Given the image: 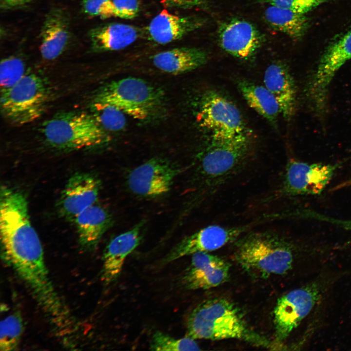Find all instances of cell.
I'll use <instances>...</instances> for the list:
<instances>
[{"label":"cell","mask_w":351,"mask_h":351,"mask_svg":"<svg viewBox=\"0 0 351 351\" xmlns=\"http://www.w3.org/2000/svg\"><path fill=\"white\" fill-rule=\"evenodd\" d=\"M69 24L66 13L55 8L45 16L40 33V52L43 58L52 60L66 48L69 39Z\"/></svg>","instance_id":"19"},{"label":"cell","mask_w":351,"mask_h":351,"mask_svg":"<svg viewBox=\"0 0 351 351\" xmlns=\"http://www.w3.org/2000/svg\"><path fill=\"white\" fill-rule=\"evenodd\" d=\"M247 229L246 226H209L184 238L171 250L163 261L168 263L197 252L216 250L234 241Z\"/></svg>","instance_id":"12"},{"label":"cell","mask_w":351,"mask_h":351,"mask_svg":"<svg viewBox=\"0 0 351 351\" xmlns=\"http://www.w3.org/2000/svg\"><path fill=\"white\" fill-rule=\"evenodd\" d=\"M339 166L338 164L309 163L291 159L285 168L280 194L284 196L319 195Z\"/></svg>","instance_id":"8"},{"label":"cell","mask_w":351,"mask_h":351,"mask_svg":"<svg viewBox=\"0 0 351 351\" xmlns=\"http://www.w3.org/2000/svg\"><path fill=\"white\" fill-rule=\"evenodd\" d=\"M93 101L113 105L126 115L145 121L153 119L162 112L164 96L161 90L146 80L129 77L106 84Z\"/></svg>","instance_id":"4"},{"label":"cell","mask_w":351,"mask_h":351,"mask_svg":"<svg viewBox=\"0 0 351 351\" xmlns=\"http://www.w3.org/2000/svg\"><path fill=\"white\" fill-rule=\"evenodd\" d=\"M116 17L131 19L136 17L139 10L137 0H112Z\"/></svg>","instance_id":"31"},{"label":"cell","mask_w":351,"mask_h":351,"mask_svg":"<svg viewBox=\"0 0 351 351\" xmlns=\"http://www.w3.org/2000/svg\"><path fill=\"white\" fill-rule=\"evenodd\" d=\"M82 6L84 12L91 16H99L102 19L116 17L111 0H83Z\"/></svg>","instance_id":"29"},{"label":"cell","mask_w":351,"mask_h":351,"mask_svg":"<svg viewBox=\"0 0 351 351\" xmlns=\"http://www.w3.org/2000/svg\"><path fill=\"white\" fill-rule=\"evenodd\" d=\"M26 74L24 62L20 58L10 56L2 59L0 64L1 91L14 85Z\"/></svg>","instance_id":"28"},{"label":"cell","mask_w":351,"mask_h":351,"mask_svg":"<svg viewBox=\"0 0 351 351\" xmlns=\"http://www.w3.org/2000/svg\"><path fill=\"white\" fill-rule=\"evenodd\" d=\"M237 242L235 259L250 274L265 278L284 274L292 268L291 247L276 234L253 233Z\"/></svg>","instance_id":"2"},{"label":"cell","mask_w":351,"mask_h":351,"mask_svg":"<svg viewBox=\"0 0 351 351\" xmlns=\"http://www.w3.org/2000/svg\"><path fill=\"white\" fill-rule=\"evenodd\" d=\"M205 0H161L164 4L182 8H191L203 4Z\"/></svg>","instance_id":"33"},{"label":"cell","mask_w":351,"mask_h":351,"mask_svg":"<svg viewBox=\"0 0 351 351\" xmlns=\"http://www.w3.org/2000/svg\"><path fill=\"white\" fill-rule=\"evenodd\" d=\"M137 29L130 25L113 23L93 29L90 38L93 48L97 51L121 50L138 37Z\"/></svg>","instance_id":"22"},{"label":"cell","mask_w":351,"mask_h":351,"mask_svg":"<svg viewBox=\"0 0 351 351\" xmlns=\"http://www.w3.org/2000/svg\"><path fill=\"white\" fill-rule=\"evenodd\" d=\"M230 270V264L223 258L206 252H197L192 254L182 281L189 290L208 289L225 282Z\"/></svg>","instance_id":"14"},{"label":"cell","mask_w":351,"mask_h":351,"mask_svg":"<svg viewBox=\"0 0 351 351\" xmlns=\"http://www.w3.org/2000/svg\"><path fill=\"white\" fill-rule=\"evenodd\" d=\"M204 23L202 19L179 16L164 9L150 22L148 32L152 40L164 44L182 38Z\"/></svg>","instance_id":"18"},{"label":"cell","mask_w":351,"mask_h":351,"mask_svg":"<svg viewBox=\"0 0 351 351\" xmlns=\"http://www.w3.org/2000/svg\"><path fill=\"white\" fill-rule=\"evenodd\" d=\"M153 351H198V345L194 339L186 336L176 338L161 332H156L153 335L150 344Z\"/></svg>","instance_id":"27"},{"label":"cell","mask_w":351,"mask_h":351,"mask_svg":"<svg viewBox=\"0 0 351 351\" xmlns=\"http://www.w3.org/2000/svg\"><path fill=\"white\" fill-rule=\"evenodd\" d=\"M264 18L273 29L295 40L301 39L308 28V20L305 14L273 5L266 9Z\"/></svg>","instance_id":"24"},{"label":"cell","mask_w":351,"mask_h":351,"mask_svg":"<svg viewBox=\"0 0 351 351\" xmlns=\"http://www.w3.org/2000/svg\"><path fill=\"white\" fill-rule=\"evenodd\" d=\"M186 327V336L194 339H236L257 346L271 345L249 327L238 307L224 298L210 299L198 305L189 315Z\"/></svg>","instance_id":"1"},{"label":"cell","mask_w":351,"mask_h":351,"mask_svg":"<svg viewBox=\"0 0 351 351\" xmlns=\"http://www.w3.org/2000/svg\"><path fill=\"white\" fill-rule=\"evenodd\" d=\"M179 172V170L168 160L160 157L152 158L130 172L127 184L136 195L156 196L170 190Z\"/></svg>","instance_id":"11"},{"label":"cell","mask_w":351,"mask_h":351,"mask_svg":"<svg viewBox=\"0 0 351 351\" xmlns=\"http://www.w3.org/2000/svg\"><path fill=\"white\" fill-rule=\"evenodd\" d=\"M22 331V321L19 313H13L2 320L0 322V351L15 350L19 343Z\"/></svg>","instance_id":"26"},{"label":"cell","mask_w":351,"mask_h":351,"mask_svg":"<svg viewBox=\"0 0 351 351\" xmlns=\"http://www.w3.org/2000/svg\"><path fill=\"white\" fill-rule=\"evenodd\" d=\"M238 87L251 108L273 126L276 125L281 109L274 97L265 86L241 80L238 82Z\"/></svg>","instance_id":"23"},{"label":"cell","mask_w":351,"mask_h":351,"mask_svg":"<svg viewBox=\"0 0 351 351\" xmlns=\"http://www.w3.org/2000/svg\"><path fill=\"white\" fill-rule=\"evenodd\" d=\"M264 83L278 103L283 117L290 119L295 109L296 89L288 66L281 62L270 64L265 72Z\"/></svg>","instance_id":"17"},{"label":"cell","mask_w":351,"mask_h":351,"mask_svg":"<svg viewBox=\"0 0 351 351\" xmlns=\"http://www.w3.org/2000/svg\"><path fill=\"white\" fill-rule=\"evenodd\" d=\"M328 0H267L270 5L305 14Z\"/></svg>","instance_id":"30"},{"label":"cell","mask_w":351,"mask_h":351,"mask_svg":"<svg viewBox=\"0 0 351 351\" xmlns=\"http://www.w3.org/2000/svg\"><path fill=\"white\" fill-rule=\"evenodd\" d=\"M49 95V87L41 77L26 74L14 85L1 91V114L13 125L28 124L42 115Z\"/></svg>","instance_id":"5"},{"label":"cell","mask_w":351,"mask_h":351,"mask_svg":"<svg viewBox=\"0 0 351 351\" xmlns=\"http://www.w3.org/2000/svg\"><path fill=\"white\" fill-rule=\"evenodd\" d=\"M144 222L113 238L104 253L101 280L106 284L115 280L119 275L126 257L140 244Z\"/></svg>","instance_id":"16"},{"label":"cell","mask_w":351,"mask_h":351,"mask_svg":"<svg viewBox=\"0 0 351 351\" xmlns=\"http://www.w3.org/2000/svg\"><path fill=\"white\" fill-rule=\"evenodd\" d=\"M218 40L221 48L229 54L239 58L247 59L260 48L263 37L250 22L233 19L220 26Z\"/></svg>","instance_id":"15"},{"label":"cell","mask_w":351,"mask_h":351,"mask_svg":"<svg viewBox=\"0 0 351 351\" xmlns=\"http://www.w3.org/2000/svg\"></svg>","instance_id":"35"},{"label":"cell","mask_w":351,"mask_h":351,"mask_svg":"<svg viewBox=\"0 0 351 351\" xmlns=\"http://www.w3.org/2000/svg\"><path fill=\"white\" fill-rule=\"evenodd\" d=\"M29 0H0L1 6L3 8H13L27 2Z\"/></svg>","instance_id":"34"},{"label":"cell","mask_w":351,"mask_h":351,"mask_svg":"<svg viewBox=\"0 0 351 351\" xmlns=\"http://www.w3.org/2000/svg\"><path fill=\"white\" fill-rule=\"evenodd\" d=\"M315 284L293 290L279 298L273 311L275 336L278 342L285 339L310 313L318 299Z\"/></svg>","instance_id":"10"},{"label":"cell","mask_w":351,"mask_h":351,"mask_svg":"<svg viewBox=\"0 0 351 351\" xmlns=\"http://www.w3.org/2000/svg\"><path fill=\"white\" fill-rule=\"evenodd\" d=\"M40 133L50 147L72 151L102 145L109 138L91 114L65 112L55 115L41 125Z\"/></svg>","instance_id":"3"},{"label":"cell","mask_w":351,"mask_h":351,"mask_svg":"<svg viewBox=\"0 0 351 351\" xmlns=\"http://www.w3.org/2000/svg\"><path fill=\"white\" fill-rule=\"evenodd\" d=\"M250 144L247 132L224 138H212L201 161L203 174L216 180L234 172L245 156Z\"/></svg>","instance_id":"9"},{"label":"cell","mask_w":351,"mask_h":351,"mask_svg":"<svg viewBox=\"0 0 351 351\" xmlns=\"http://www.w3.org/2000/svg\"><path fill=\"white\" fill-rule=\"evenodd\" d=\"M316 218L317 221L327 222L351 231V220L337 219L320 213L316 214Z\"/></svg>","instance_id":"32"},{"label":"cell","mask_w":351,"mask_h":351,"mask_svg":"<svg viewBox=\"0 0 351 351\" xmlns=\"http://www.w3.org/2000/svg\"><path fill=\"white\" fill-rule=\"evenodd\" d=\"M197 118L200 126L212 133L211 138L231 137L247 132L237 107L214 91L207 92L203 95Z\"/></svg>","instance_id":"7"},{"label":"cell","mask_w":351,"mask_h":351,"mask_svg":"<svg viewBox=\"0 0 351 351\" xmlns=\"http://www.w3.org/2000/svg\"><path fill=\"white\" fill-rule=\"evenodd\" d=\"M100 187L99 180L93 175L80 173L73 175L60 195L58 202L60 213L74 221L83 211L97 203Z\"/></svg>","instance_id":"13"},{"label":"cell","mask_w":351,"mask_h":351,"mask_svg":"<svg viewBox=\"0 0 351 351\" xmlns=\"http://www.w3.org/2000/svg\"><path fill=\"white\" fill-rule=\"evenodd\" d=\"M351 59V29L326 47L306 86L309 103L317 108L327 106L330 85L338 70Z\"/></svg>","instance_id":"6"},{"label":"cell","mask_w":351,"mask_h":351,"mask_svg":"<svg viewBox=\"0 0 351 351\" xmlns=\"http://www.w3.org/2000/svg\"><path fill=\"white\" fill-rule=\"evenodd\" d=\"M208 56L195 47L176 48L155 54L153 63L158 69L173 75L185 73L203 65Z\"/></svg>","instance_id":"20"},{"label":"cell","mask_w":351,"mask_h":351,"mask_svg":"<svg viewBox=\"0 0 351 351\" xmlns=\"http://www.w3.org/2000/svg\"><path fill=\"white\" fill-rule=\"evenodd\" d=\"M90 111L106 131H120L126 125V114L113 105L93 101L90 105Z\"/></svg>","instance_id":"25"},{"label":"cell","mask_w":351,"mask_h":351,"mask_svg":"<svg viewBox=\"0 0 351 351\" xmlns=\"http://www.w3.org/2000/svg\"><path fill=\"white\" fill-rule=\"evenodd\" d=\"M74 221L80 244L91 250L97 246L111 226L112 218L105 209L96 203L78 214Z\"/></svg>","instance_id":"21"}]
</instances>
